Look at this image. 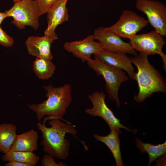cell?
<instances>
[{"label":"cell","instance_id":"1","mask_svg":"<svg viewBox=\"0 0 166 166\" xmlns=\"http://www.w3.org/2000/svg\"><path fill=\"white\" fill-rule=\"evenodd\" d=\"M48 120L50 127L46 126L44 122L37 123L38 129L42 133L41 144L43 150L54 158L65 160L69 156L71 145L66 134H71L77 139V131L70 124L64 123L59 119L51 118Z\"/></svg>","mask_w":166,"mask_h":166},{"label":"cell","instance_id":"2","mask_svg":"<svg viewBox=\"0 0 166 166\" xmlns=\"http://www.w3.org/2000/svg\"><path fill=\"white\" fill-rule=\"evenodd\" d=\"M43 88L47 91L45 96L47 99L38 104H29L28 107L36 113L39 122H41L45 116H48L44 118L45 122L51 118L63 120L73 100L71 85L65 83L61 87H56L49 85L44 86Z\"/></svg>","mask_w":166,"mask_h":166},{"label":"cell","instance_id":"3","mask_svg":"<svg viewBox=\"0 0 166 166\" xmlns=\"http://www.w3.org/2000/svg\"><path fill=\"white\" fill-rule=\"evenodd\" d=\"M131 59L132 64L137 69L136 81L139 92L134 96L136 101L142 103L155 92L166 93L165 80L159 72L150 64L148 55L140 53Z\"/></svg>","mask_w":166,"mask_h":166},{"label":"cell","instance_id":"4","mask_svg":"<svg viewBox=\"0 0 166 166\" xmlns=\"http://www.w3.org/2000/svg\"><path fill=\"white\" fill-rule=\"evenodd\" d=\"M86 62L88 66L98 75L103 77L105 82V89L108 97L110 100L115 101L117 107L120 108L118 92L121 84L128 80L126 73L91 58L87 60Z\"/></svg>","mask_w":166,"mask_h":166},{"label":"cell","instance_id":"5","mask_svg":"<svg viewBox=\"0 0 166 166\" xmlns=\"http://www.w3.org/2000/svg\"><path fill=\"white\" fill-rule=\"evenodd\" d=\"M7 17H12L11 23L19 30L27 26L35 30L39 28V11L35 0H21L14 3L9 10L5 11Z\"/></svg>","mask_w":166,"mask_h":166},{"label":"cell","instance_id":"6","mask_svg":"<svg viewBox=\"0 0 166 166\" xmlns=\"http://www.w3.org/2000/svg\"><path fill=\"white\" fill-rule=\"evenodd\" d=\"M106 95L103 92L96 91L87 97L92 104L91 108H87L85 112L91 116L99 117L102 118L108 124L110 130H116L121 132L122 128L135 134L137 132L136 129H130L124 126L120 122L121 120L117 118L113 112L108 107L105 102Z\"/></svg>","mask_w":166,"mask_h":166},{"label":"cell","instance_id":"7","mask_svg":"<svg viewBox=\"0 0 166 166\" xmlns=\"http://www.w3.org/2000/svg\"><path fill=\"white\" fill-rule=\"evenodd\" d=\"M129 43L136 51L147 55L158 54L161 57L163 69L166 71V55L162 51L164 39L155 30L147 33L136 34L129 39Z\"/></svg>","mask_w":166,"mask_h":166},{"label":"cell","instance_id":"8","mask_svg":"<svg viewBox=\"0 0 166 166\" xmlns=\"http://www.w3.org/2000/svg\"><path fill=\"white\" fill-rule=\"evenodd\" d=\"M148 20L133 11L124 10L118 21L108 27H102L104 30L115 34L120 37L129 39L146 26Z\"/></svg>","mask_w":166,"mask_h":166},{"label":"cell","instance_id":"9","mask_svg":"<svg viewBox=\"0 0 166 166\" xmlns=\"http://www.w3.org/2000/svg\"><path fill=\"white\" fill-rule=\"evenodd\" d=\"M136 9L146 15L148 22L162 37L166 36V6L156 0H136Z\"/></svg>","mask_w":166,"mask_h":166},{"label":"cell","instance_id":"10","mask_svg":"<svg viewBox=\"0 0 166 166\" xmlns=\"http://www.w3.org/2000/svg\"><path fill=\"white\" fill-rule=\"evenodd\" d=\"M94 39L98 40L103 49L111 52H120L135 56L137 51L130 43L124 41L121 37L112 32L106 31L102 27L96 29L93 34Z\"/></svg>","mask_w":166,"mask_h":166},{"label":"cell","instance_id":"11","mask_svg":"<svg viewBox=\"0 0 166 166\" xmlns=\"http://www.w3.org/2000/svg\"><path fill=\"white\" fill-rule=\"evenodd\" d=\"M93 55L94 59L109 66L124 71L130 78L136 81V73L132 65L131 58L126 53L109 52L103 49Z\"/></svg>","mask_w":166,"mask_h":166},{"label":"cell","instance_id":"12","mask_svg":"<svg viewBox=\"0 0 166 166\" xmlns=\"http://www.w3.org/2000/svg\"><path fill=\"white\" fill-rule=\"evenodd\" d=\"M94 40L93 35H89L82 40L66 42L63 45V48L82 62L86 61L91 58L92 54L103 49L99 42H96Z\"/></svg>","mask_w":166,"mask_h":166},{"label":"cell","instance_id":"13","mask_svg":"<svg viewBox=\"0 0 166 166\" xmlns=\"http://www.w3.org/2000/svg\"><path fill=\"white\" fill-rule=\"evenodd\" d=\"M68 0H57L47 12V27L44 36L54 40L58 38L55 30L59 25L67 21L69 15L66 4Z\"/></svg>","mask_w":166,"mask_h":166},{"label":"cell","instance_id":"14","mask_svg":"<svg viewBox=\"0 0 166 166\" xmlns=\"http://www.w3.org/2000/svg\"><path fill=\"white\" fill-rule=\"evenodd\" d=\"M54 41L47 36H30L26 39L25 44L30 54L37 57L52 60L53 56L50 48Z\"/></svg>","mask_w":166,"mask_h":166},{"label":"cell","instance_id":"15","mask_svg":"<svg viewBox=\"0 0 166 166\" xmlns=\"http://www.w3.org/2000/svg\"><path fill=\"white\" fill-rule=\"evenodd\" d=\"M38 132L34 128L18 135L10 150L33 152L38 149Z\"/></svg>","mask_w":166,"mask_h":166},{"label":"cell","instance_id":"16","mask_svg":"<svg viewBox=\"0 0 166 166\" xmlns=\"http://www.w3.org/2000/svg\"><path fill=\"white\" fill-rule=\"evenodd\" d=\"M121 132L110 130L109 134L101 136L95 133L93 136L95 140L105 144L109 149L114 158L117 166H124L120 149L119 134Z\"/></svg>","mask_w":166,"mask_h":166},{"label":"cell","instance_id":"17","mask_svg":"<svg viewBox=\"0 0 166 166\" xmlns=\"http://www.w3.org/2000/svg\"><path fill=\"white\" fill-rule=\"evenodd\" d=\"M14 124L4 123L0 124V152L5 154L10 150L18 135Z\"/></svg>","mask_w":166,"mask_h":166},{"label":"cell","instance_id":"18","mask_svg":"<svg viewBox=\"0 0 166 166\" xmlns=\"http://www.w3.org/2000/svg\"><path fill=\"white\" fill-rule=\"evenodd\" d=\"M135 146L140 153H147L149 156V161L147 166L160 156L166 153V141L162 144L157 145L152 144L148 143L142 142L138 137L135 138Z\"/></svg>","mask_w":166,"mask_h":166},{"label":"cell","instance_id":"19","mask_svg":"<svg viewBox=\"0 0 166 166\" xmlns=\"http://www.w3.org/2000/svg\"><path fill=\"white\" fill-rule=\"evenodd\" d=\"M33 70L38 78L42 80H47L53 74L56 65L51 60L37 57L33 62Z\"/></svg>","mask_w":166,"mask_h":166},{"label":"cell","instance_id":"20","mask_svg":"<svg viewBox=\"0 0 166 166\" xmlns=\"http://www.w3.org/2000/svg\"><path fill=\"white\" fill-rule=\"evenodd\" d=\"M2 159L5 161H17L35 166L38 162L40 157L33 152L10 150L4 155Z\"/></svg>","mask_w":166,"mask_h":166},{"label":"cell","instance_id":"21","mask_svg":"<svg viewBox=\"0 0 166 166\" xmlns=\"http://www.w3.org/2000/svg\"><path fill=\"white\" fill-rule=\"evenodd\" d=\"M38 9L39 16L47 13L57 0H35Z\"/></svg>","mask_w":166,"mask_h":166},{"label":"cell","instance_id":"22","mask_svg":"<svg viewBox=\"0 0 166 166\" xmlns=\"http://www.w3.org/2000/svg\"><path fill=\"white\" fill-rule=\"evenodd\" d=\"M41 166H68L65 164L60 162L56 163L54 160V157L51 155L46 154L43 155L41 159Z\"/></svg>","mask_w":166,"mask_h":166},{"label":"cell","instance_id":"23","mask_svg":"<svg viewBox=\"0 0 166 166\" xmlns=\"http://www.w3.org/2000/svg\"><path fill=\"white\" fill-rule=\"evenodd\" d=\"M14 39L8 35L0 26V45L4 47L12 46L14 44Z\"/></svg>","mask_w":166,"mask_h":166},{"label":"cell","instance_id":"24","mask_svg":"<svg viewBox=\"0 0 166 166\" xmlns=\"http://www.w3.org/2000/svg\"><path fill=\"white\" fill-rule=\"evenodd\" d=\"M166 153L160 156L155 160L156 161V166H166Z\"/></svg>","mask_w":166,"mask_h":166},{"label":"cell","instance_id":"25","mask_svg":"<svg viewBox=\"0 0 166 166\" xmlns=\"http://www.w3.org/2000/svg\"><path fill=\"white\" fill-rule=\"evenodd\" d=\"M5 166H31L30 164L17 161L9 162L4 165Z\"/></svg>","mask_w":166,"mask_h":166},{"label":"cell","instance_id":"26","mask_svg":"<svg viewBox=\"0 0 166 166\" xmlns=\"http://www.w3.org/2000/svg\"><path fill=\"white\" fill-rule=\"evenodd\" d=\"M6 17H7V16L6 13L0 12V25L4 19Z\"/></svg>","mask_w":166,"mask_h":166},{"label":"cell","instance_id":"27","mask_svg":"<svg viewBox=\"0 0 166 166\" xmlns=\"http://www.w3.org/2000/svg\"><path fill=\"white\" fill-rule=\"evenodd\" d=\"M14 2V3H16V2H17L19 1H20L21 0H12Z\"/></svg>","mask_w":166,"mask_h":166}]
</instances>
